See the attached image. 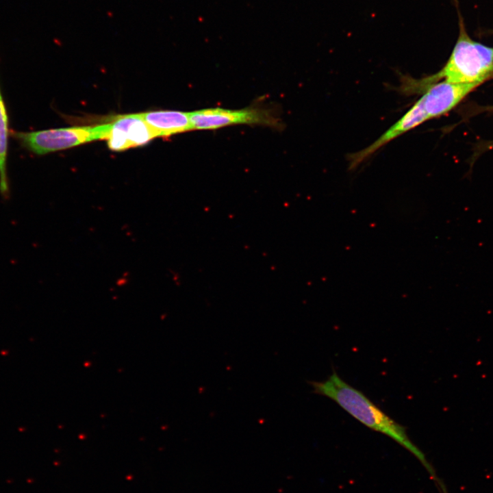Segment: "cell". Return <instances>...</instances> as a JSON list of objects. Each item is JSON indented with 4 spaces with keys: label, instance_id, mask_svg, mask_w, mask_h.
<instances>
[{
    "label": "cell",
    "instance_id": "1",
    "mask_svg": "<svg viewBox=\"0 0 493 493\" xmlns=\"http://www.w3.org/2000/svg\"><path fill=\"white\" fill-rule=\"evenodd\" d=\"M313 392L334 401L368 428L383 433L414 455L425 466L423 453L409 440L405 427L392 419L364 394L342 379L336 371L322 381H308ZM428 466V465H427Z\"/></svg>",
    "mask_w": 493,
    "mask_h": 493
},
{
    "label": "cell",
    "instance_id": "2",
    "mask_svg": "<svg viewBox=\"0 0 493 493\" xmlns=\"http://www.w3.org/2000/svg\"><path fill=\"white\" fill-rule=\"evenodd\" d=\"M462 16L459 32L451 56L438 73L419 79L404 77L401 89L405 94L422 92L440 79L459 84H481L493 72V47L474 41L468 36Z\"/></svg>",
    "mask_w": 493,
    "mask_h": 493
},
{
    "label": "cell",
    "instance_id": "3",
    "mask_svg": "<svg viewBox=\"0 0 493 493\" xmlns=\"http://www.w3.org/2000/svg\"><path fill=\"white\" fill-rule=\"evenodd\" d=\"M112 124L75 126L34 131L11 132L13 138L27 151L42 155L97 140L106 139Z\"/></svg>",
    "mask_w": 493,
    "mask_h": 493
},
{
    "label": "cell",
    "instance_id": "4",
    "mask_svg": "<svg viewBox=\"0 0 493 493\" xmlns=\"http://www.w3.org/2000/svg\"><path fill=\"white\" fill-rule=\"evenodd\" d=\"M192 129L210 130L235 125L279 127L280 120L270 110L250 107L240 110L206 108L190 112Z\"/></svg>",
    "mask_w": 493,
    "mask_h": 493
},
{
    "label": "cell",
    "instance_id": "5",
    "mask_svg": "<svg viewBox=\"0 0 493 493\" xmlns=\"http://www.w3.org/2000/svg\"><path fill=\"white\" fill-rule=\"evenodd\" d=\"M111 124L107 140L108 147L112 151H121L142 146L157 137L140 113L118 116Z\"/></svg>",
    "mask_w": 493,
    "mask_h": 493
},
{
    "label": "cell",
    "instance_id": "6",
    "mask_svg": "<svg viewBox=\"0 0 493 493\" xmlns=\"http://www.w3.org/2000/svg\"><path fill=\"white\" fill-rule=\"evenodd\" d=\"M479 85L453 83L444 80L427 87L420 99L429 119L449 112Z\"/></svg>",
    "mask_w": 493,
    "mask_h": 493
},
{
    "label": "cell",
    "instance_id": "7",
    "mask_svg": "<svg viewBox=\"0 0 493 493\" xmlns=\"http://www.w3.org/2000/svg\"><path fill=\"white\" fill-rule=\"evenodd\" d=\"M429 120L419 99L410 109L379 138L364 149L349 156V168L353 170L370 157L383 146Z\"/></svg>",
    "mask_w": 493,
    "mask_h": 493
},
{
    "label": "cell",
    "instance_id": "8",
    "mask_svg": "<svg viewBox=\"0 0 493 493\" xmlns=\"http://www.w3.org/2000/svg\"><path fill=\"white\" fill-rule=\"evenodd\" d=\"M140 114L157 137H168L193 130L190 112L158 110L142 112Z\"/></svg>",
    "mask_w": 493,
    "mask_h": 493
},
{
    "label": "cell",
    "instance_id": "9",
    "mask_svg": "<svg viewBox=\"0 0 493 493\" xmlns=\"http://www.w3.org/2000/svg\"><path fill=\"white\" fill-rule=\"evenodd\" d=\"M9 134L8 114L0 88V194L4 199L10 194L7 170Z\"/></svg>",
    "mask_w": 493,
    "mask_h": 493
}]
</instances>
